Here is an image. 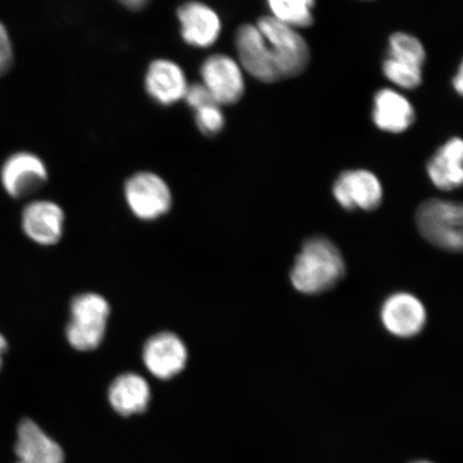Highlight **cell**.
<instances>
[{
    "instance_id": "8",
    "label": "cell",
    "mask_w": 463,
    "mask_h": 463,
    "mask_svg": "<svg viewBox=\"0 0 463 463\" xmlns=\"http://www.w3.org/2000/svg\"><path fill=\"white\" fill-rule=\"evenodd\" d=\"M143 362L156 378L171 380L186 368L188 349L176 334L161 332L152 335L145 343Z\"/></svg>"
},
{
    "instance_id": "11",
    "label": "cell",
    "mask_w": 463,
    "mask_h": 463,
    "mask_svg": "<svg viewBox=\"0 0 463 463\" xmlns=\"http://www.w3.org/2000/svg\"><path fill=\"white\" fill-rule=\"evenodd\" d=\"M21 227L27 239L40 246H54L61 241L65 227V213L51 201H33L22 212Z\"/></svg>"
},
{
    "instance_id": "20",
    "label": "cell",
    "mask_w": 463,
    "mask_h": 463,
    "mask_svg": "<svg viewBox=\"0 0 463 463\" xmlns=\"http://www.w3.org/2000/svg\"><path fill=\"white\" fill-rule=\"evenodd\" d=\"M386 57L422 68L427 60L424 44L418 37L407 33H392L389 39Z\"/></svg>"
},
{
    "instance_id": "22",
    "label": "cell",
    "mask_w": 463,
    "mask_h": 463,
    "mask_svg": "<svg viewBox=\"0 0 463 463\" xmlns=\"http://www.w3.org/2000/svg\"><path fill=\"white\" fill-rule=\"evenodd\" d=\"M194 120L198 129L206 137H216L222 132L225 125V118L216 102L206 104L194 111Z\"/></svg>"
},
{
    "instance_id": "14",
    "label": "cell",
    "mask_w": 463,
    "mask_h": 463,
    "mask_svg": "<svg viewBox=\"0 0 463 463\" xmlns=\"http://www.w3.org/2000/svg\"><path fill=\"white\" fill-rule=\"evenodd\" d=\"M372 116L376 128L392 135L409 130L416 118L413 104L401 92L392 89L375 92Z\"/></svg>"
},
{
    "instance_id": "25",
    "label": "cell",
    "mask_w": 463,
    "mask_h": 463,
    "mask_svg": "<svg viewBox=\"0 0 463 463\" xmlns=\"http://www.w3.org/2000/svg\"><path fill=\"white\" fill-rule=\"evenodd\" d=\"M453 87L457 94L459 96L462 95L463 91V68L462 65L459 66L458 71L454 75L453 78Z\"/></svg>"
},
{
    "instance_id": "26",
    "label": "cell",
    "mask_w": 463,
    "mask_h": 463,
    "mask_svg": "<svg viewBox=\"0 0 463 463\" xmlns=\"http://www.w3.org/2000/svg\"><path fill=\"white\" fill-rule=\"evenodd\" d=\"M118 2L130 10H140L147 5L149 0H118Z\"/></svg>"
},
{
    "instance_id": "9",
    "label": "cell",
    "mask_w": 463,
    "mask_h": 463,
    "mask_svg": "<svg viewBox=\"0 0 463 463\" xmlns=\"http://www.w3.org/2000/svg\"><path fill=\"white\" fill-rule=\"evenodd\" d=\"M235 48L242 71L252 78L269 84L281 80L268 44L256 24H245L237 29Z\"/></svg>"
},
{
    "instance_id": "7",
    "label": "cell",
    "mask_w": 463,
    "mask_h": 463,
    "mask_svg": "<svg viewBox=\"0 0 463 463\" xmlns=\"http://www.w3.org/2000/svg\"><path fill=\"white\" fill-rule=\"evenodd\" d=\"M203 85L219 106L239 102L245 94L244 71L239 61L224 54L206 58L201 67Z\"/></svg>"
},
{
    "instance_id": "6",
    "label": "cell",
    "mask_w": 463,
    "mask_h": 463,
    "mask_svg": "<svg viewBox=\"0 0 463 463\" xmlns=\"http://www.w3.org/2000/svg\"><path fill=\"white\" fill-rule=\"evenodd\" d=\"M48 169L36 154L16 152L0 167V184L10 198L22 200L37 194L48 183Z\"/></svg>"
},
{
    "instance_id": "5",
    "label": "cell",
    "mask_w": 463,
    "mask_h": 463,
    "mask_svg": "<svg viewBox=\"0 0 463 463\" xmlns=\"http://www.w3.org/2000/svg\"><path fill=\"white\" fill-rule=\"evenodd\" d=\"M125 199L133 215L154 222L171 211L173 195L165 179L152 172H138L125 184Z\"/></svg>"
},
{
    "instance_id": "29",
    "label": "cell",
    "mask_w": 463,
    "mask_h": 463,
    "mask_svg": "<svg viewBox=\"0 0 463 463\" xmlns=\"http://www.w3.org/2000/svg\"><path fill=\"white\" fill-rule=\"evenodd\" d=\"M364 2H372V0H364Z\"/></svg>"
},
{
    "instance_id": "27",
    "label": "cell",
    "mask_w": 463,
    "mask_h": 463,
    "mask_svg": "<svg viewBox=\"0 0 463 463\" xmlns=\"http://www.w3.org/2000/svg\"><path fill=\"white\" fill-rule=\"evenodd\" d=\"M9 351V343L7 338L0 333V370L3 369L5 355L7 354Z\"/></svg>"
},
{
    "instance_id": "19",
    "label": "cell",
    "mask_w": 463,
    "mask_h": 463,
    "mask_svg": "<svg viewBox=\"0 0 463 463\" xmlns=\"http://www.w3.org/2000/svg\"><path fill=\"white\" fill-rule=\"evenodd\" d=\"M271 16L295 29L308 28L315 23L316 0H268Z\"/></svg>"
},
{
    "instance_id": "10",
    "label": "cell",
    "mask_w": 463,
    "mask_h": 463,
    "mask_svg": "<svg viewBox=\"0 0 463 463\" xmlns=\"http://www.w3.org/2000/svg\"><path fill=\"white\" fill-rule=\"evenodd\" d=\"M333 194L335 201L346 211L361 208L374 211L383 199V188L379 178L367 170H351L335 179Z\"/></svg>"
},
{
    "instance_id": "15",
    "label": "cell",
    "mask_w": 463,
    "mask_h": 463,
    "mask_svg": "<svg viewBox=\"0 0 463 463\" xmlns=\"http://www.w3.org/2000/svg\"><path fill=\"white\" fill-rule=\"evenodd\" d=\"M15 455V463H63L65 460L61 445L32 420H23L17 428Z\"/></svg>"
},
{
    "instance_id": "24",
    "label": "cell",
    "mask_w": 463,
    "mask_h": 463,
    "mask_svg": "<svg viewBox=\"0 0 463 463\" xmlns=\"http://www.w3.org/2000/svg\"><path fill=\"white\" fill-rule=\"evenodd\" d=\"M184 99L186 100L188 106L193 108L194 111L195 109L206 106L208 103L216 102L213 99L210 91H208L206 87L202 83L188 85Z\"/></svg>"
},
{
    "instance_id": "17",
    "label": "cell",
    "mask_w": 463,
    "mask_h": 463,
    "mask_svg": "<svg viewBox=\"0 0 463 463\" xmlns=\"http://www.w3.org/2000/svg\"><path fill=\"white\" fill-rule=\"evenodd\" d=\"M463 142L454 137L445 142L428 162L427 173L431 183L443 191L459 188L463 181Z\"/></svg>"
},
{
    "instance_id": "12",
    "label": "cell",
    "mask_w": 463,
    "mask_h": 463,
    "mask_svg": "<svg viewBox=\"0 0 463 463\" xmlns=\"http://www.w3.org/2000/svg\"><path fill=\"white\" fill-rule=\"evenodd\" d=\"M382 323L392 335L410 338L424 328L427 315L420 300L409 293H397L385 300L381 310Z\"/></svg>"
},
{
    "instance_id": "23",
    "label": "cell",
    "mask_w": 463,
    "mask_h": 463,
    "mask_svg": "<svg viewBox=\"0 0 463 463\" xmlns=\"http://www.w3.org/2000/svg\"><path fill=\"white\" fill-rule=\"evenodd\" d=\"M14 62V49L13 40L7 26L0 21V79L7 74Z\"/></svg>"
},
{
    "instance_id": "13",
    "label": "cell",
    "mask_w": 463,
    "mask_h": 463,
    "mask_svg": "<svg viewBox=\"0 0 463 463\" xmlns=\"http://www.w3.org/2000/svg\"><path fill=\"white\" fill-rule=\"evenodd\" d=\"M184 43L195 48H210L222 33V20L216 11L199 2L184 4L177 11Z\"/></svg>"
},
{
    "instance_id": "18",
    "label": "cell",
    "mask_w": 463,
    "mask_h": 463,
    "mask_svg": "<svg viewBox=\"0 0 463 463\" xmlns=\"http://www.w3.org/2000/svg\"><path fill=\"white\" fill-rule=\"evenodd\" d=\"M109 402L115 412L123 416L143 413L150 402V389L143 376L127 373L118 376L109 386Z\"/></svg>"
},
{
    "instance_id": "3",
    "label": "cell",
    "mask_w": 463,
    "mask_h": 463,
    "mask_svg": "<svg viewBox=\"0 0 463 463\" xmlns=\"http://www.w3.org/2000/svg\"><path fill=\"white\" fill-rule=\"evenodd\" d=\"M257 27L263 34L280 79L302 74L310 61V49L298 29L283 24L271 15L260 17Z\"/></svg>"
},
{
    "instance_id": "21",
    "label": "cell",
    "mask_w": 463,
    "mask_h": 463,
    "mask_svg": "<svg viewBox=\"0 0 463 463\" xmlns=\"http://www.w3.org/2000/svg\"><path fill=\"white\" fill-rule=\"evenodd\" d=\"M382 71L391 83L402 90L419 89L422 83V68L390 57H385L382 63Z\"/></svg>"
},
{
    "instance_id": "1",
    "label": "cell",
    "mask_w": 463,
    "mask_h": 463,
    "mask_svg": "<svg viewBox=\"0 0 463 463\" xmlns=\"http://www.w3.org/2000/svg\"><path fill=\"white\" fill-rule=\"evenodd\" d=\"M345 265L338 248L324 237L307 241L291 270V281L300 293L327 291L343 279Z\"/></svg>"
},
{
    "instance_id": "28",
    "label": "cell",
    "mask_w": 463,
    "mask_h": 463,
    "mask_svg": "<svg viewBox=\"0 0 463 463\" xmlns=\"http://www.w3.org/2000/svg\"><path fill=\"white\" fill-rule=\"evenodd\" d=\"M412 463H433V462L428 461V460H419V461H414Z\"/></svg>"
},
{
    "instance_id": "2",
    "label": "cell",
    "mask_w": 463,
    "mask_h": 463,
    "mask_svg": "<svg viewBox=\"0 0 463 463\" xmlns=\"http://www.w3.org/2000/svg\"><path fill=\"white\" fill-rule=\"evenodd\" d=\"M111 306L100 294L82 293L73 298L71 320L66 326L68 344L79 352H91L106 337Z\"/></svg>"
},
{
    "instance_id": "16",
    "label": "cell",
    "mask_w": 463,
    "mask_h": 463,
    "mask_svg": "<svg viewBox=\"0 0 463 463\" xmlns=\"http://www.w3.org/2000/svg\"><path fill=\"white\" fill-rule=\"evenodd\" d=\"M145 87L148 95L162 106H171L184 99L188 89L186 75L177 63L157 60L150 63Z\"/></svg>"
},
{
    "instance_id": "4",
    "label": "cell",
    "mask_w": 463,
    "mask_h": 463,
    "mask_svg": "<svg viewBox=\"0 0 463 463\" xmlns=\"http://www.w3.org/2000/svg\"><path fill=\"white\" fill-rule=\"evenodd\" d=\"M416 224L427 241L449 251L462 249V206L458 203L428 200L416 213Z\"/></svg>"
}]
</instances>
